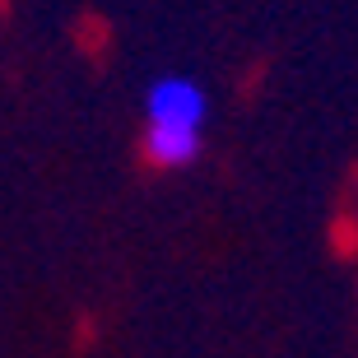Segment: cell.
<instances>
[{"instance_id": "1", "label": "cell", "mask_w": 358, "mask_h": 358, "mask_svg": "<svg viewBox=\"0 0 358 358\" xmlns=\"http://www.w3.org/2000/svg\"><path fill=\"white\" fill-rule=\"evenodd\" d=\"M145 126H173V131H200L205 126V89L186 75H163L149 84Z\"/></svg>"}, {"instance_id": "2", "label": "cell", "mask_w": 358, "mask_h": 358, "mask_svg": "<svg viewBox=\"0 0 358 358\" xmlns=\"http://www.w3.org/2000/svg\"><path fill=\"white\" fill-rule=\"evenodd\" d=\"M200 154V131H173V126H145V159L154 168H186Z\"/></svg>"}]
</instances>
